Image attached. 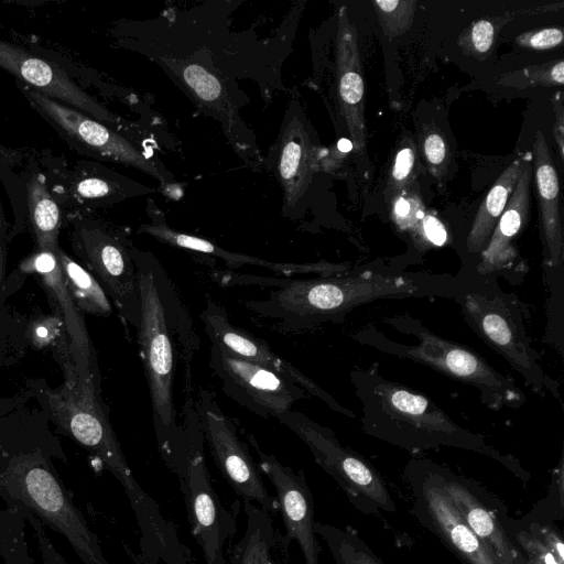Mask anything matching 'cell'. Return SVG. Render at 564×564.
Here are the masks:
<instances>
[{
    "label": "cell",
    "instance_id": "7bdbcfd3",
    "mask_svg": "<svg viewBox=\"0 0 564 564\" xmlns=\"http://www.w3.org/2000/svg\"><path fill=\"white\" fill-rule=\"evenodd\" d=\"M4 260H6V248H4V221L0 212V285L3 279L4 272Z\"/></svg>",
    "mask_w": 564,
    "mask_h": 564
},
{
    "label": "cell",
    "instance_id": "d590c367",
    "mask_svg": "<svg viewBox=\"0 0 564 564\" xmlns=\"http://www.w3.org/2000/svg\"><path fill=\"white\" fill-rule=\"evenodd\" d=\"M388 204L391 218L400 230L412 231L425 213L417 187L398 194Z\"/></svg>",
    "mask_w": 564,
    "mask_h": 564
},
{
    "label": "cell",
    "instance_id": "cb8c5ba5",
    "mask_svg": "<svg viewBox=\"0 0 564 564\" xmlns=\"http://www.w3.org/2000/svg\"><path fill=\"white\" fill-rule=\"evenodd\" d=\"M532 162L540 205L543 261L550 268L562 263L564 241L560 216V183L542 131L535 132Z\"/></svg>",
    "mask_w": 564,
    "mask_h": 564
},
{
    "label": "cell",
    "instance_id": "8fae6325",
    "mask_svg": "<svg viewBox=\"0 0 564 564\" xmlns=\"http://www.w3.org/2000/svg\"><path fill=\"white\" fill-rule=\"evenodd\" d=\"M195 408L204 442L235 492L242 501L252 502L271 516L279 512L275 496L265 488L248 446L240 440L236 425L223 412L214 394L202 389L195 399Z\"/></svg>",
    "mask_w": 564,
    "mask_h": 564
},
{
    "label": "cell",
    "instance_id": "74e56055",
    "mask_svg": "<svg viewBox=\"0 0 564 564\" xmlns=\"http://www.w3.org/2000/svg\"><path fill=\"white\" fill-rule=\"evenodd\" d=\"M563 36L562 29L551 26L521 33L517 36L516 43L523 48L543 51L561 46Z\"/></svg>",
    "mask_w": 564,
    "mask_h": 564
},
{
    "label": "cell",
    "instance_id": "7c38bea8",
    "mask_svg": "<svg viewBox=\"0 0 564 564\" xmlns=\"http://www.w3.org/2000/svg\"><path fill=\"white\" fill-rule=\"evenodd\" d=\"M74 240L78 254L95 272L122 319L137 329L140 322L139 284L129 241L94 221L76 226Z\"/></svg>",
    "mask_w": 564,
    "mask_h": 564
},
{
    "label": "cell",
    "instance_id": "ee69618b",
    "mask_svg": "<svg viewBox=\"0 0 564 564\" xmlns=\"http://www.w3.org/2000/svg\"><path fill=\"white\" fill-rule=\"evenodd\" d=\"M525 564H532L531 562H529L528 560H525Z\"/></svg>",
    "mask_w": 564,
    "mask_h": 564
},
{
    "label": "cell",
    "instance_id": "9c48e42d",
    "mask_svg": "<svg viewBox=\"0 0 564 564\" xmlns=\"http://www.w3.org/2000/svg\"><path fill=\"white\" fill-rule=\"evenodd\" d=\"M181 420L191 452L180 486L192 532L203 551L206 564H227L225 550L235 536L237 520L224 507L212 486L195 402L183 411Z\"/></svg>",
    "mask_w": 564,
    "mask_h": 564
},
{
    "label": "cell",
    "instance_id": "8d00e7d4",
    "mask_svg": "<svg viewBox=\"0 0 564 564\" xmlns=\"http://www.w3.org/2000/svg\"><path fill=\"white\" fill-rule=\"evenodd\" d=\"M513 541L532 564H561L551 551L527 530L513 532Z\"/></svg>",
    "mask_w": 564,
    "mask_h": 564
},
{
    "label": "cell",
    "instance_id": "4316f807",
    "mask_svg": "<svg viewBox=\"0 0 564 564\" xmlns=\"http://www.w3.org/2000/svg\"><path fill=\"white\" fill-rule=\"evenodd\" d=\"M28 206L37 249L54 251L61 227V212L40 175L28 184Z\"/></svg>",
    "mask_w": 564,
    "mask_h": 564
},
{
    "label": "cell",
    "instance_id": "1f68e13d",
    "mask_svg": "<svg viewBox=\"0 0 564 564\" xmlns=\"http://www.w3.org/2000/svg\"><path fill=\"white\" fill-rule=\"evenodd\" d=\"M564 82V61H551L540 65L528 66L505 74L498 79L503 86L516 88L538 86H562Z\"/></svg>",
    "mask_w": 564,
    "mask_h": 564
},
{
    "label": "cell",
    "instance_id": "836d02e7",
    "mask_svg": "<svg viewBox=\"0 0 564 564\" xmlns=\"http://www.w3.org/2000/svg\"><path fill=\"white\" fill-rule=\"evenodd\" d=\"M384 35L393 39L412 25L416 2L412 0H376L372 2Z\"/></svg>",
    "mask_w": 564,
    "mask_h": 564
},
{
    "label": "cell",
    "instance_id": "44dd1931",
    "mask_svg": "<svg viewBox=\"0 0 564 564\" xmlns=\"http://www.w3.org/2000/svg\"><path fill=\"white\" fill-rule=\"evenodd\" d=\"M337 94L350 144L356 154L366 149L365 82L358 48L357 32L349 22L346 7L338 11L336 39Z\"/></svg>",
    "mask_w": 564,
    "mask_h": 564
},
{
    "label": "cell",
    "instance_id": "d4e9b609",
    "mask_svg": "<svg viewBox=\"0 0 564 564\" xmlns=\"http://www.w3.org/2000/svg\"><path fill=\"white\" fill-rule=\"evenodd\" d=\"M521 170V155L499 175L479 206L467 236V250L480 253L510 198Z\"/></svg>",
    "mask_w": 564,
    "mask_h": 564
},
{
    "label": "cell",
    "instance_id": "7402d4cb",
    "mask_svg": "<svg viewBox=\"0 0 564 564\" xmlns=\"http://www.w3.org/2000/svg\"><path fill=\"white\" fill-rule=\"evenodd\" d=\"M532 152L521 154V170L510 198L479 253L475 272L479 275H501L518 262L516 239L529 223L531 212Z\"/></svg>",
    "mask_w": 564,
    "mask_h": 564
},
{
    "label": "cell",
    "instance_id": "5bb4252c",
    "mask_svg": "<svg viewBox=\"0 0 564 564\" xmlns=\"http://www.w3.org/2000/svg\"><path fill=\"white\" fill-rule=\"evenodd\" d=\"M24 88L25 95L43 115L88 150L106 160L138 169L165 185L175 183L174 176L159 160L148 156L105 123L31 87Z\"/></svg>",
    "mask_w": 564,
    "mask_h": 564
},
{
    "label": "cell",
    "instance_id": "603a6c76",
    "mask_svg": "<svg viewBox=\"0 0 564 564\" xmlns=\"http://www.w3.org/2000/svg\"><path fill=\"white\" fill-rule=\"evenodd\" d=\"M324 149L311 141L297 115L285 116L275 145L276 177L284 192L285 205L297 203L312 183L318 170Z\"/></svg>",
    "mask_w": 564,
    "mask_h": 564
},
{
    "label": "cell",
    "instance_id": "d6a6232c",
    "mask_svg": "<svg viewBox=\"0 0 564 564\" xmlns=\"http://www.w3.org/2000/svg\"><path fill=\"white\" fill-rule=\"evenodd\" d=\"M427 171L437 180L447 174L451 152L442 131L427 124L419 133V149Z\"/></svg>",
    "mask_w": 564,
    "mask_h": 564
},
{
    "label": "cell",
    "instance_id": "52a82bcc",
    "mask_svg": "<svg viewBox=\"0 0 564 564\" xmlns=\"http://www.w3.org/2000/svg\"><path fill=\"white\" fill-rule=\"evenodd\" d=\"M0 494L59 532L84 564H108L97 535L40 451L13 456L0 468Z\"/></svg>",
    "mask_w": 564,
    "mask_h": 564
},
{
    "label": "cell",
    "instance_id": "e0dca14e",
    "mask_svg": "<svg viewBox=\"0 0 564 564\" xmlns=\"http://www.w3.org/2000/svg\"><path fill=\"white\" fill-rule=\"evenodd\" d=\"M25 268L37 273L61 318L76 365L82 393L100 391V377L93 344L80 311L67 289L54 251L39 250L25 261Z\"/></svg>",
    "mask_w": 564,
    "mask_h": 564
},
{
    "label": "cell",
    "instance_id": "ffe728a7",
    "mask_svg": "<svg viewBox=\"0 0 564 564\" xmlns=\"http://www.w3.org/2000/svg\"><path fill=\"white\" fill-rule=\"evenodd\" d=\"M147 212L150 223L143 224L139 231L147 234L162 243L183 249L193 253L206 254L225 262L228 269H238L242 265H254L270 270L278 275L292 278L293 275L317 274L321 276L346 273L350 271L347 264L332 263L327 261L293 263L275 262L260 259L246 253H237L226 250L217 243L199 236L177 231L171 228L164 219L161 210L149 199Z\"/></svg>",
    "mask_w": 564,
    "mask_h": 564
},
{
    "label": "cell",
    "instance_id": "d6986e66",
    "mask_svg": "<svg viewBox=\"0 0 564 564\" xmlns=\"http://www.w3.org/2000/svg\"><path fill=\"white\" fill-rule=\"evenodd\" d=\"M0 67L48 98L80 110L102 123L119 124L116 115L94 100L63 69L2 40Z\"/></svg>",
    "mask_w": 564,
    "mask_h": 564
},
{
    "label": "cell",
    "instance_id": "60d3db41",
    "mask_svg": "<svg viewBox=\"0 0 564 564\" xmlns=\"http://www.w3.org/2000/svg\"><path fill=\"white\" fill-rule=\"evenodd\" d=\"M527 531L540 540L561 564H564V544L555 529L546 524L533 522Z\"/></svg>",
    "mask_w": 564,
    "mask_h": 564
},
{
    "label": "cell",
    "instance_id": "f1b7e54d",
    "mask_svg": "<svg viewBox=\"0 0 564 564\" xmlns=\"http://www.w3.org/2000/svg\"><path fill=\"white\" fill-rule=\"evenodd\" d=\"M314 531L326 543L336 564H384L350 527L315 521Z\"/></svg>",
    "mask_w": 564,
    "mask_h": 564
},
{
    "label": "cell",
    "instance_id": "83f0119b",
    "mask_svg": "<svg viewBox=\"0 0 564 564\" xmlns=\"http://www.w3.org/2000/svg\"><path fill=\"white\" fill-rule=\"evenodd\" d=\"M181 84L187 88L189 95L195 97L200 106H208L215 110L219 119L227 120L230 116V108L224 87L219 79L199 64H178L166 62Z\"/></svg>",
    "mask_w": 564,
    "mask_h": 564
},
{
    "label": "cell",
    "instance_id": "4dcf8cb0",
    "mask_svg": "<svg viewBox=\"0 0 564 564\" xmlns=\"http://www.w3.org/2000/svg\"><path fill=\"white\" fill-rule=\"evenodd\" d=\"M229 564H290L275 543L261 534L245 533L234 545Z\"/></svg>",
    "mask_w": 564,
    "mask_h": 564
},
{
    "label": "cell",
    "instance_id": "8992f818",
    "mask_svg": "<svg viewBox=\"0 0 564 564\" xmlns=\"http://www.w3.org/2000/svg\"><path fill=\"white\" fill-rule=\"evenodd\" d=\"M462 288L454 301L466 324L522 376L539 393L558 395L557 384L539 361L524 326L520 300L503 291L494 275L460 273Z\"/></svg>",
    "mask_w": 564,
    "mask_h": 564
},
{
    "label": "cell",
    "instance_id": "7a4b0ae2",
    "mask_svg": "<svg viewBox=\"0 0 564 564\" xmlns=\"http://www.w3.org/2000/svg\"><path fill=\"white\" fill-rule=\"evenodd\" d=\"M231 285L276 286L260 300L243 305L269 319L281 333L314 330L339 323L356 307L382 299L446 297L454 300L462 276L448 273L348 271L326 276L268 278L232 272Z\"/></svg>",
    "mask_w": 564,
    "mask_h": 564
},
{
    "label": "cell",
    "instance_id": "9a60e30c",
    "mask_svg": "<svg viewBox=\"0 0 564 564\" xmlns=\"http://www.w3.org/2000/svg\"><path fill=\"white\" fill-rule=\"evenodd\" d=\"M199 318L212 345L238 358L265 366L290 377L306 393L322 400L334 412L349 419L357 416L355 412L343 406L300 369L275 355L264 340L234 325L227 311L218 302L207 297Z\"/></svg>",
    "mask_w": 564,
    "mask_h": 564
},
{
    "label": "cell",
    "instance_id": "277c9868",
    "mask_svg": "<svg viewBox=\"0 0 564 564\" xmlns=\"http://www.w3.org/2000/svg\"><path fill=\"white\" fill-rule=\"evenodd\" d=\"M54 420L86 447L122 486L139 528L134 564H189L188 553L173 523L133 477L100 400V393L45 391Z\"/></svg>",
    "mask_w": 564,
    "mask_h": 564
},
{
    "label": "cell",
    "instance_id": "4fadbf2b",
    "mask_svg": "<svg viewBox=\"0 0 564 564\" xmlns=\"http://www.w3.org/2000/svg\"><path fill=\"white\" fill-rule=\"evenodd\" d=\"M209 367L223 391L240 406L263 417L279 419L306 392L290 377L265 366L238 358L212 345Z\"/></svg>",
    "mask_w": 564,
    "mask_h": 564
},
{
    "label": "cell",
    "instance_id": "30bf717a",
    "mask_svg": "<svg viewBox=\"0 0 564 564\" xmlns=\"http://www.w3.org/2000/svg\"><path fill=\"white\" fill-rule=\"evenodd\" d=\"M404 476L412 497V514L464 564H499L478 540L446 495L435 462L412 458Z\"/></svg>",
    "mask_w": 564,
    "mask_h": 564
},
{
    "label": "cell",
    "instance_id": "ba28073f",
    "mask_svg": "<svg viewBox=\"0 0 564 564\" xmlns=\"http://www.w3.org/2000/svg\"><path fill=\"white\" fill-rule=\"evenodd\" d=\"M278 421L308 447L315 462L335 479L357 510L376 516L397 511L379 473L362 456L341 445L332 430L293 410Z\"/></svg>",
    "mask_w": 564,
    "mask_h": 564
},
{
    "label": "cell",
    "instance_id": "f35d334b",
    "mask_svg": "<svg viewBox=\"0 0 564 564\" xmlns=\"http://www.w3.org/2000/svg\"><path fill=\"white\" fill-rule=\"evenodd\" d=\"M412 231L415 240L422 245L443 246L447 241L444 224L435 214L426 210Z\"/></svg>",
    "mask_w": 564,
    "mask_h": 564
},
{
    "label": "cell",
    "instance_id": "484cf974",
    "mask_svg": "<svg viewBox=\"0 0 564 564\" xmlns=\"http://www.w3.org/2000/svg\"><path fill=\"white\" fill-rule=\"evenodd\" d=\"M54 252L77 308L83 313L109 316L112 312L111 303L100 282L59 247Z\"/></svg>",
    "mask_w": 564,
    "mask_h": 564
},
{
    "label": "cell",
    "instance_id": "6da1fadb",
    "mask_svg": "<svg viewBox=\"0 0 564 564\" xmlns=\"http://www.w3.org/2000/svg\"><path fill=\"white\" fill-rule=\"evenodd\" d=\"M137 268L140 322L135 329L149 388L154 434L162 459L182 480L189 445L176 408L177 377L192 393L199 337L174 282L150 251L131 246Z\"/></svg>",
    "mask_w": 564,
    "mask_h": 564
},
{
    "label": "cell",
    "instance_id": "b9f144b4",
    "mask_svg": "<svg viewBox=\"0 0 564 564\" xmlns=\"http://www.w3.org/2000/svg\"><path fill=\"white\" fill-rule=\"evenodd\" d=\"M553 100H554V109H555V113H556L555 115L556 120H555L553 133H554L555 141L557 143V147H558V153H560L561 160H563V150H564V138H563L564 118H563V115H564V112H563L562 93L561 91L556 93L553 96Z\"/></svg>",
    "mask_w": 564,
    "mask_h": 564
},
{
    "label": "cell",
    "instance_id": "ac0fdd59",
    "mask_svg": "<svg viewBox=\"0 0 564 564\" xmlns=\"http://www.w3.org/2000/svg\"><path fill=\"white\" fill-rule=\"evenodd\" d=\"M440 481L478 540L499 564H525V557L508 533L502 512L491 508L471 481L435 463Z\"/></svg>",
    "mask_w": 564,
    "mask_h": 564
},
{
    "label": "cell",
    "instance_id": "f546056e",
    "mask_svg": "<svg viewBox=\"0 0 564 564\" xmlns=\"http://www.w3.org/2000/svg\"><path fill=\"white\" fill-rule=\"evenodd\" d=\"M419 167L416 143L409 131H403L388 173L384 187V198L387 203L398 194L416 187Z\"/></svg>",
    "mask_w": 564,
    "mask_h": 564
},
{
    "label": "cell",
    "instance_id": "5b68a950",
    "mask_svg": "<svg viewBox=\"0 0 564 564\" xmlns=\"http://www.w3.org/2000/svg\"><path fill=\"white\" fill-rule=\"evenodd\" d=\"M401 333L413 336L415 344H402L388 338L373 324L358 329L352 337L358 343L381 352L427 366L478 390L481 402L491 410H518L525 394L513 379L497 371L470 347L434 334L409 313L386 318Z\"/></svg>",
    "mask_w": 564,
    "mask_h": 564
},
{
    "label": "cell",
    "instance_id": "3957f363",
    "mask_svg": "<svg viewBox=\"0 0 564 564\" xmlns=\"http://www.w3.org/2000/svg\"><path fill=\"white\" fill-rule=\"evenodd\" d=\"M349 376L365 434L411 453L442 447L475 452L528 478L512 456L498 452L484 435L456 424L426 395L384 378L373 366L354 369Z\"/></svg>",
    "mask_w": 564,
    "mask_h": 564
},
{
    "label": "cell",
    "instance_id": "e575fe53",
    "mask_svg": "<svg viewBox=\"0 0 564 564\" xmlns=\"http://www.w3.org/2000/svg\"><path fill=\"white\" fill-rule=\"evenodd\" d=\"M496 24L481 19L473 22L459 35L458 45L465 55L485 59L491 52L497 36Z\"/></svg>",
    "mask_w": 564,
    "mask_h": 564
},
{
    "label": "cell",
    "instance_id": "ab89813d",
    "mask_svg": "<svg viewBox=\"0 0 564 564\" xmlns=\"http://www.w3.org/2000/svg\"><path fill=\"white\" fill-rule=\"evenodd\" d=\"M61 327L64 325L57 316L35 321L30 328L31 339L36 347L47 346L62 335Z\"/></svg>",
    "mask_w": 564,
    "mask_h": 564
},
{
    "label": "cell",
    "instance_id": "2e32d148",
    "mask_svg": "<svg viewBox=\"0 0 564 564\" xmlns=\"http://www.w3.org/2000/svg\"><path fill=\"white\" fill-rule=\"evenodd\" d=\"M247 440L259 457L261 474L271 481L286 536L300 546L305 564H319L321 547L314 531L313 495L302 470L294 471L275 456L265 453L252 434Z\"/></svg>",
    "mask_w": 564,
    "mask_h": 564
}]
</instances>
